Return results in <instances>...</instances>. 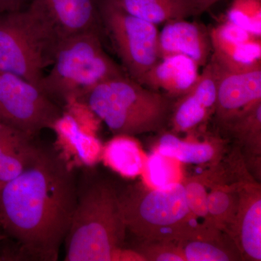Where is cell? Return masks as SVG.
I'll list each match as a JSON object with an SVG mask.
<instances>
[{"label": "cell", "instance_id": "1", "mask_svg": "<svg viewBox=\"0 0 261 261\" xmlns=\"http://www.w3.org/2000/svg\"><path fill=\"white\" fill-rule=\"evenodd\" d=\"M78 183L56 148L0 187V224L20 260L56 261L69 230Z\"/></svg>", "mask_w": 261, "mask_h": 261}, {"label": "cell", "instance_id": "2", "mask_svg": "<svg viewBox=\"0 0 261 261\" xmlns=\"http://www.w3.org/2000/svg\"><path fill=\"white\" fill-rule=\"evenodd\" d=\"M127 231L120 193L109 182L86 178L78 184L77 201L64 244L66 261L137 260L124 248Z\"/></svg>", "mask_w": 261, "mask_h": 261}, {"label": "cell", "instance_id": "3", "mask_svg": "<svg viewBox=\"0 0 261 261\" xmlns=\"http://www.w3.org/2000/svg\"><path fill=\"white\" fill-rule=\"evenodd\" d=\"M170 100L125 75L98 84L78 101L115 135L132 137L161 129L169 116Z\"/></svg>", "mask_w": 261, "mask_h": 261}, {"label": "cell", "instance_id": "4", "mask_svg": "<svg viewBox=\"0 0 261 261\" xmlns=\"http://www.w3.org/2000/svg\"><path fill=\"white\" fill-rule=\"evenodd\" d=\"M51 65L41 89L59 106L80 100L105 81L127 75L105 51L97 32L82 33L62 41Z\"/></svg>", "mask_w": 261, "mask_h": 261}, {"label": "cell", "instance_id": "5", "mask_svg": "<svg viewBox=\"0 0 261 261\" xmlns=\"http://www.w3.org/2000/svg\"><path fill=\"white\" fill-rule=\"evenodd\" d=\"M120 202L127 230L145 241H178L197 227L179 182L160 188L129 187L120 193Z\"/></svg>", "mask_w": 261, "mask_h": 261}, {"label": "cell", "instance_id": "6", "mask_svg": "<svg viewBox=\"0 0 261 261\" xmlns=\"http://www.w3.org/2000/svg\"><path fill=\"white\" fill-rule=\"evenodd\" d=\"M59 42L29 6L0 14V71L41 88L44 70L53 65Z\"/></svg>", "mask_w": 261, "mask_h": 261}, {"label": "cell", "instance_id": "7", "mask_svg": "<svg viewBox=\"0 0 261 261\" xmlns=\"http://www.w3.org/2000/svg\"><path fill=\"white\" fill-rule=\"evenodd\" d=\"M101 23L126 74L140 82L160 61L157 25L127 13L113 0H96Z\"/></svg>", "mask_w": 261, "mask_h": 261}, {"label": "cell", "instance_id": "8", "mask_svg": "<svg viewBox=\"0 0 261 261\" xmlns=\"http://www.w3.org/2000/svg\"><path fill=\"white\" fill-rule=\"evenodd\" d=\"M63 109L37 85L0 71V123L36 137L51 128Z\"/></svg>", "mask_w": 261, "mask_h": 261}, {"label": "cell", "instance_id": "9", "mask_svg": "<svg viewBox=\"0 0 261 261\" xmlns=\"http://www.w3.org/2000/svg\"><path fill=\"white\" fill-rule=\"evenodd\" d=\"M29 6L61 43L87 32H99L96 0H32Z\"/></svg>", "mask_w": 261, "mask_h": 261}, {"label": "cell", "instance_id": "10", "mask_svg": "<svg viewBox=\"0 0 261 261\" xmlns=\"http://www.w3.org/2000/svg\"><path fill=\"white\" fill-rule=\"evenodd\" d=\"M260 102L261 68L245 71L220 68L215 111L221 122L240 116Z\"/></svg>", "mask_w": 261, "mask_h": 261}, {"label": "cell", "instance_id": "11", "mask_svg": "<svg viewBox=\"0 0 261 261\" xmlns=\"http://www.w3.org/2000/svg\"><path fill=\"white\" fill-rule=\"evenodd\" d=\"M219 65L212 59L203 67L197 82L186 94L179 97L173 115V126L177 132H187L205 121L216 109Z\"/></svg>", "mask_w": 261, "mask_h": 261}, {"label": "cell", "instance_id": "12", "mask_svg": "<svg viewBox=\"0 0 261 261\" xmlns=\"http://www.w3.org/2000/svg\"><path fill=\"white\" fill-rule=\"evenodd\" d=\"M210 31L205 25L185 19L165 23L159 36L160 59L172 56H185L204 67L212 55Z\"/></svg>", "mask_w": 261, "mask_h": 261}, {"label": "cell", "instance_id": "13", "mask_svg": "<svg viewBox=\"0 0 261 261\" xmlns=\"http://www.w3.org/2000/svg\"><path fill=\"white\" fill-rule=\"evenodd\" d=\"M199 68L188 57H167L160 60L139 83L169 99L179 98L197 82L200 75Z\"/></svg>", "mask_w": 261, "mask_h": 261}, {"label": "cell", "instance_id": "14", "mask_svg": "<svg viewBox=\"0 0 261 261\" xmlns=\"http://www.w3.org/2000/svg\"><path fill=\"white\" fill-rule=\"evenodd\" d=\"M51 129L57 135L59 149H56L69 164L70 160H73L82 166L92 167L102 159L103 146L100 141L96 135L84 130L70 113L63 110Z\"/></svg>", "mask_w": 261, "mask_h": 261}, {"label": "cell", "instance_id": "15", "mask_svg": "<svg viewBox=\"0 0 261 261\" xmlns=\"http://www.w3.org/2000/svg\"><path fill=\"white\" fill-rule=\"evenodd\" d=\"M35 137L0 123V187L34 163L42 146Z\"/></svg>", "mask_w": 261, "mask_h": 261}, {"label": "cell", "instance_id": "16", "mask_svg": "<svg viewBox=\"0 0 261 261\" xmlns=\"http://www.w3.org/2000/svg\"><path fill=\"white\" fill-rule=\"evenodd\" d=\"M211 59L229 71H245L261 68L260 38L245 39H211Z\"/></svg>", "mask_w": 261, "mask_h": 261}, {"label": "cell", "instance_id": "17", "mask_svg": "<svg viewBox=\"0 0 261 261\" xmlns=\"http://www.w3.org/2000/svg\"><path fill=\"white\" fill-rule=\"evenodd\" d=\"M127 13L149 23H166L195 16L185 0H113Z\"/></svg>", "mask_w": 261, "mask_h": 261}, {"label": "cell", "instance_id": "18", "mask_svg": "<svg viewBox=\"0 0 261 261\" xmlns=\"http://www.w3.org/2000/svg\"><path fill=\"white\" fill-rule=\"evenodd\" d=\"M102 159L113 171L127 178L142 173L144 161L138 144L130 136L116 135L103 147Z\"/></svg>", "mask_w": 261, "mask_h": 261}, {"label": "cell", "instance_id": "19", "mask_svg": "<svg viewBox=\"0 0 261 261\" xmlns=\"http://www.w3.org/2000/svg\"><path fill=\"white\" fill-rule=\"evenodd\" d=\"M238 234L242 251L247 258L261 260V199L250 195L238 216Z\"/></svg>", "mask_w": 261, "mask_h": 261}, {"label": "cell", "instance_id": "20", "mask_svg": "<svg viewBox=\"0 0 261 261\" xmlns=\"http://www.w3.org/2000/svg\"><path fill=\"white\" fill-rule=\"evenodd\" d=\"M178 241V250L187 261H228L232 260V254L218 237L197 227L187 233Z\"/></svg>", "mask_w": 261, "mask_h": 261}, {"label": "cell", "instance_id": "21", "mask_svg": "<svg viewBox=\"0 0 261 261\" xmlns=\"http://www.w3.org/2000/svg\"><path fill=\"white\" fill-rule=\"evenodd\" d=\"M158 152L185 163L201 164L214 158V147L208 144L185 142L171 134H166L160 139Z\"/></svg>", "mask_w": 261, "mask_h": 261}, {"label": "cell", "instance_id": "22", "mask_svg": "<svg viewBox=\"0 0 261 261\" xmlns=\"http://www.w3.org/2000/svg\"><path fill=\"white\" fill-rule=\"evenodd\" d=\"M175 159L166 157L155 151L145 161L143 171L146 181L153 188H160L177 183L178 171Z\"/></svg>", "mask_w": 261, "mask_h": 261}, {"label": "cell", "instance_id": "23", "mask_svg": "<svg viewBox=\"0 0 261 261\" xmlns=\"http://www.w3.org/2000/svg\"><path fill=\"white\" fill-rule=\"evenodd\" d=\"M226 20L261 37V0H233Z\"/></svg>", "mask_w": 261, "mask_h": 261}, {"label": "cell", "instance_id": "24", "mask_svg": "<svg viewBox=\"0 0 261 261\" xmlns=\"http://www.w3.org/2000/svg\"><path fill=\"white\" fill-rule=\"evenodd\" d=\"M231 194L224 189H214L211 193L207 194V211L211 224L220 223L229 216L232 209L233 200Z\"/></svg>", "mask_w": 261, "mask_h": 261}, {"label": "cell", "instance_id": "25", "mask_svg": "<svg viewBox=\"0 0 261 261\" xmlns=\"http://www.w3.org/2000/svg\"><path fill=\"white\" fill-rule=\"evenodd\" d=\"M185 186L187 204L192 214L196 218H203L210 221L207 211V193L200 181L188 182Z\"/></svg>", "mask_w": 261, "mask_h": 261}, {"label": "cell", "instance_id": "26", "mask_svg": "<svg viewBox=\"0 0 261 261\" xmlns=\"http://www.w3.org/2000/svg\"><path fill=\"white\" fill-rule=\"evenodd\" d=\"M32 0H0V14L24 9L25 5Z\"/></svg>", "mask_w": 261, "mask_h": 261}, {"label": "cell", "instance_id": "27", "mask_svg": "<svg viewBox=\"0 0 261 261\" xmlns=\"http://www.w3.org/2000/svg\"><path fill=\"white\" fill-rule=\"evenodd\" d=\"M185 1L190 5L194 15H198L208 10L220 0H185Z\"/></svg>", "mask_w": 261, "mask_h": 261}, {"label": "cell", "instance_id": "28", "mask_svg": "<svg viewBox=\"0 0 261 261\" xmlns=\"http://www.w3.org/2000/svg\"><path fill=\"white\" fill-rule=\"evenodd\" d=\"M6 238H7L6 235H5L3 228H2L1 224H0V245H1V243H3Z\"/></svg>", "mask_w": 261, "mask_h": 261}]
</instances>
